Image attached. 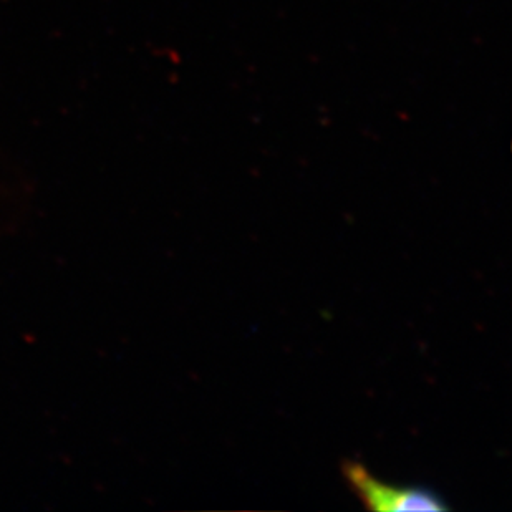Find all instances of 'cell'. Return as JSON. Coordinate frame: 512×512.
<instances>
[{
    "mask_svg": "<svg viewBox=\"0 0 512 512\" xmlns=\"http://www.w3.org/2000/svg\"><path fill=\"white\" fill-rule=\"evenodd\" d=\"M343 476L363 506L372 511H433L448 509L445 501L425 488H397L368 473L362 464H343Z\"/></svg>",
    "mask_w": 512,
    "mask_h": 512,
    "instance_id": "6da1fadb",
    "label": "cell"
}]
</instances>
